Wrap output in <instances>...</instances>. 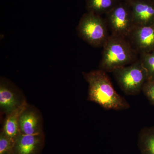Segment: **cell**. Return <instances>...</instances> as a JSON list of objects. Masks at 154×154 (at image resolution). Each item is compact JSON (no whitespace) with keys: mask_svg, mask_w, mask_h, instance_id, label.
<instances>
[{"mask_svg":"<svg viewBox=\"0 0 154 154\" xmlns=\"http://www.w3.org/2000/svg\"><path fill=\"white\" fill-rule=\"evenodd\" d=\"M88 84V100L95 102L106 110L128 109L129 103L113 88L106 72L98 69L88 72H83Z\"/></svg>","mask_w":154,"mask_h":154,"instance_id":"6da1fadb","label":"cell"},{"mask_svg":"<svg viewBox=\"0 0 154 154\" xmlns=\"http://www.w3.org/2000/svg\"><path fill=\"white\" fill-rule=\"evenodd\" d=\"M138 54L128 38L111 34L103 45L99 69L113 72L137 60Z\"/></svg>","mask_w":154,"mask_h":154,"instance_id":"7a4b0ae2","label":"cell"},{"mask_svg":"<svg viewBox=\"0 0 154 154\" xmlns=\"http://www.w3.org/2000/svg\"><path fill=\"white\" fill-rule=\"evenodd\" d=\"M77 32L80 38L94 47H103L110 36L106 20L101 16L88 12L80 19Z\"/></svg>","mask_w":154,"mask_h":154,"instance_id":"3957f363","label":"cell"},{"mask_svg":"<svg viewBox=\"0 0 154 154\" xmlns=\"http://www.w3.org/2000/svg\"><path fill=\"white\" fill-rule=\"evenodd\" d=\"M119 86L125 94L135 96L142 92L147 81L146 72L140 59L113 72Z\"/></svg>","mask_w":154,"mask_h":154,"instance_id":"277c9868","label":"cell"},{"mask_svg":"<svg viewBox=\"0 0 154 154\" xmlns=\"http://www.w3.org/2000/svg\"><path fill=\"white\" fill-rule=\"evenodd\" d=\"M111 34L128 38L134 27L131 7L128 0H121L106 15Z\"/></svg>","mask_w":154,"mask_h":154,"instance_id":"5b68a950","label":"cell"},{"mask_svg":"<svg viewBox=\"0 0 154 154\" xmlns=\"http://www.w3.org/2000/svg\"><path fill=\"white\" fill-rule=\"evenodd\" d=\"M21 90L10 80L4 77L0 79V110L6 115L27 104Z\"/></svg>","mask_w":154,"mask_h":154,"instance_id":"8992f818","label":"cell"},{"mask_svg":"<svg viewBox=\"0 0 154 154\" xmlns=\"http://www.w3.org/2000/svg\"><path fill=\"white\" fill-rule=\"evenodd\" d=\"M127 38L138 54L153 52L154 24L148 26H134Z\"/></svg>","mask_w":154,"mask_h":154,"instance_id":"52a82bcc","label":"cell"},{"mask_svg":"<svg viewBox=\"0 0 154 154\" xmlns=\"http://www.w3.org/2000/svg\"><path fill=\"white\" fill-rule=\"evenodd\" d=\"M21 134L36 135L43 133V121L39 110L33 105L26 104L19 116Z\"/></svg>","mask_w":154,"mask_h":154,"instance_id":"ba28073f","label":"cell"},{"mask_svg":"<svg viewBox=\"0 0 154 154\" xmlns=\"http://www.w3.org/2000/svg\"><path fill=\"white\" fill-rule=\"evenodd\" d=\"M129 2L134 26L154 24V3L150 0H128Z\"/></svg>","mask_w":154,"mask_h":154,"instance_id":"9c48e42d","label":"cell"},{"mask_svg":"<svg viewBox=\"0 0 154 154\" xmlns=\"http://www.w3.org/2000/svg\"><path fill=\"white\" fill-rule=\"evenodd\" d=\"M44 145V133L36 135L21 134L14 142L13 154H39Z\"/></svg>","mask_w":154,"mask_h":154,"instance_id":"30bf717a","label":"cell"},{"mask_svg":"<svg viewBox=\"0 0 154 154\" xmlns=\"http://www.w3.org/2000/svg\"><path fill=\"white\" fill-rule=\"evenodd\" d=\"M25 105L6 115L4 126L2 130L5 135L14 142L21 134L19 129V116Z\"/></svg>","mask_w":154,"mask_h":154,"instance_id":"8fae6325","label":"cell"},{"mask_svg":"<svg viewBox=\"0 0 154 154\" xmlns=\"http://www.w3.org/2000/svg\"><path fill=\"white\" fill-rule=\"evenodd\" d=\"M137 144L141 154H154V126L141 130Z\"/></svg>","mask_w":154,"mask_h":154,"instance_id":"7c38bea8","label":"cell"},{"mask_svg":"<svg viewBox=\"0 0 154 154\" xmlns=\"http://www.w3.org/2000/svg\"><path fill=\"white\" fill-rule=\"evenodd\" d=\"M121 0H86L87 12L102 16L107 14Z\"/></svg>","mask_w":154,"mask_h":154,"instance_id":"4fadbf2b","label":"cell"},{"mask_svg":"<svg viewBox=\"0 0 154 154\" xmlns=\"http://www.w3.org/2000/svg\"><path fill=\"white\" fill-rule=\"evenodd\" d=\"M139 59L146 72L147 81L154 82V51L140 54Z\"/></svg>","mask_w":154,"mask_h":154,"instance_id":"5bb4252c","label":"cell"},{"mask_svg":"<svg viewBox=\"0 0 154 154\" xmlns=\"http://www.w3.org/2000/svg\"><path fill=\"white\" fill-rule=\"evenodd\" d=\"M14 141L8 137L2 131L0 133V154H13Z\"/></svg>","mask_w":154,"mask_h":154,"instance_id":"9a60e30c","label":"cell"},{"mask_svg":"<svg viewBox=\"0 0 154 154\" xmlns=\"http://www.w3.org/2000/svg\"><path fill=\"white\" fill-rule=\"evenodd\" d=\"M142 92L150 103L154 106V82L147 81Z\"/></svg>","mask_w":154,"mask_h":154,"instance_id":"2e32d148","label":"cell"},{"mask_svg":"<svg viewBox=\"0 0 154 154\" xmlns=\"http://www.w3.org/2000/svg\"><path fill=\"white\" fill-rule=\"evenodd\" d=\"M150 1H151L152 2H153L154 3V0H150Z\"/></svg>","mask_w":154,"mask_h":154,"instance_id":"e0dca14e","label":"cell"}]
</instances>
